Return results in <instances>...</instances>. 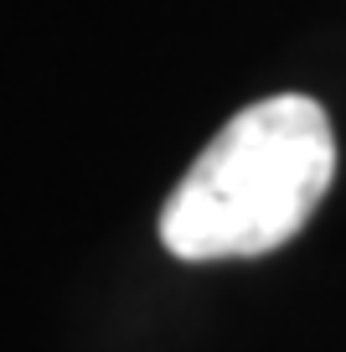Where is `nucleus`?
Wrapping results in <instances>:
<instances>
[{"label": "nucleus", "instance_id": "f257e3e1", "mask_svg": "<svg viewBox=\"0 0 346 352\" xmlns=\"http://www.w3.org/2000/svg\"><path fill=\"white\" fill-rule=\"evenodd\" d=\"M336 182L331 120L305 94L238 109L161 208V243L186 264L259 259L310 223Z\"/></svg>", "mask_w": 346, "mask_h": 352}]
</instances>
